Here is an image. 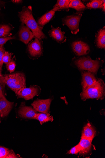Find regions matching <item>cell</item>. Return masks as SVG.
Returning a JSON list of instances; mask_svg holds the SVG:
<instances>
[{"label": "cell", "mask_w": 105, "mask_h": 158, "mask_svg": "<svg viewBox=\"0 0 105 158\" xmlns=\"http://www.w3.org/2000/svg\"><path fill=\"white\" fill-rule=\"evenodd\" d=\"M32 8L24 7L19 12V16L22 24H25L31 30L36 38L41 40L46 38L33 15Z\"/></svg>", "instance_id": "1"}, {"label": "cell", "mask_w": 105, "mask_h": 158, "mask_svg": "<svg viewBox=\"0 0 105 158\" xmlns=\"http://www.w3.org/2000/svg\"><path fill=\"white\" fill-rule=\"evenodd\" d=\"M105 95V84L101 79H99L93 85L83 89L81 94L82 98L86 100L89 98L103 99Z\"/></svg>", "instance_id": "2"}, {"label": "cell", "mask_w": 105, "mask_h": 158, "mask_svg": "<svg viewBox=\"0 0 105 158\" xmlns=\"http://www.w3.org/2000/svg\"><path fill=\"white\" fill-rule=\"evenodd\" d=\"M2 80L15 93L21 89L26 88L25 76L22 73L6 75L3 76Z\"/></svg>", "instance_id": "3"}, {"label": "cell", "mask_w": 105, "mask_h": 158, "mask_svg": "<svg viewBox=\"0 0 105 158\" xmlns=\"http://www.w3.org/2000/svg\"><path fill=\"white\" fill-rule=\"evenodd\" d=\"M75 64L80 69L86 70L96 74L100 66V60H92L89 56L83 57L77 59Z\"/></svg>", "instance_id": "4"}, {"label": "cell", "mask_w": 105, "mask_h": 158, "mask_svg": "<svg viewBox=\"0 0 105 158\" xmlns=\"http://www.w3.org/2000/svg\"><path fill=\"white\" fill-rule=\"evenodd\" d=\"M83 12H77L62 19L63 24L67 25L71 33L77 34L79 31V24Z\"/></svg>", "instance_id": "5"}, {"label": "cell", "mask_w": 105, "mask_h": 158, "mask_svg": "<svg viewBox=\"0 0 105 158\" xmlns=\"http://www.w3.org/2000/svg\"><path fill=\"white\" fill-rule=\"evenodd\" d=\"M40 90L38 86L33 85L29 88L21 89L15 94L18 98H22L28 100L32 99L35 96L38 95Z\"/></svg>", "instance_id": "6"}, {"label": "cell", "mask_w": 105, "mask_h": 158, "mask_svg": "<svg viewBox=\"0 0 105 158\" xmlns=\"http://www.w3.org/2000/svg\"><path fill=\"white\" fill-rule=\"evenodd\" d=\"M52 100L37 99L32 104L33 108L37 111L44 113H48Z\"/></svg>", "instance_id": "7"}, {"label": "cell", "mask_w": 105, "mask_h": 158, "mask_svg": "<svg viewBox=\"0 0 105 158\" xmlns=\"http://www.w3.org/2000/svg\"><path fill=\"white\" fill-rule=\"evenodd\" d=\"M71 46L74 53L78 56L86 55L90 51L89 46L86 43L82 41H76L73 42Z\"/></svg>", "instance_id": "8"}, {"label": "cell", "mask_w": 105, "mask_h": 158, "mask_svg": "<svg viewBox=\"0 0 105 158\" xmlns=\"http://www.w3.org/2000/svg\"><path fill=\"white\" fill-rule=\"evenodd\" d=\"M20 40L26 44H27L35 36L30 30L26 26L22 24L19 32Z\"/></svg>", "instance_id": "9"}, {"label": "cell", "mask_w": 105, "mask_h": 158, "mask_svg": "<svg viewBox=\"0 0 105 158\" xmlns=\"http://www.w3.org/2000/svg\"><path fill=\"white\" fill-rule=\"evenodd\" d=\"M40 40L35 38L34 40L28 45V51L32 57H38L42 54V48Z\"/></svg>", "instance_id": "10"}, {"label": "cell", "mask_w": 105, "mask_h": 158, "mask_svg": "<svg viewBox=\"0 0 105 158\" xmlns=\"http://www.w3.org/2000/svg\"><path fill=\"white\" fill-rule=\"evenodd\" d=\"M37 112L34 108L26 106L24 103H22L18 111V114L20 117L31 119H35Z\"/></svg>", "instance_id": "11"}, {"label": "cell", "mask_w": 105, "mask_h": 158, "mask_svg": "<svg viewBox=\"0 0 105 158\" xmlns=\"http://www.w3.org/2000/svg\"><path fill=\"white\" fill-rule=\"evenodd\" d=\"M13 105V103L8 101L5 97L0 98V117L4 118L7 116Z\"/></svg>", "instance_id": "12"}, {"label": "cell", "mask_w": 105, "mask_h": 158, "mask_svg": "<svg viewBox=\"0 0 105 158\" xmlns=\"http://www.w3.org/2000/svg\"><path fill=\"white\" fill-rule=\"evenodd\" d=\"M65 32L62 31L59 27H52L49 32V35L55 40L61 44L66 41L67 38L65 36Z\"/></svg>", "instance_id": "13"}, {"label": "cell", "mask_w": 105, "mask_h": 158, "mask_svg": "<svg viewBox=\"0 0 105 158\" xmlns=\"http://www.w3.org/2000/svg\"><path fill=\"white\" fill-rule=\"evenodd\" d=\"M82 84L83 89H86L95 84L97 80L92 73L89 71H84L82 73Z\"/></svg>", "instance_id": "14"}, {"label": "cell", "mask_w": 105, "mask_h": 158, "mask_svg": "<svg viewBox=\"0 0 105 158\" xmlns=\"http://www.w3.org/2000/svg\"><path fill=\"white\" fill-rule=\"evenodd\" d=\"M92 140L81 137L79 144L80 146V154L85 155L91 151Z\"/></svg>", "instance_id": "15"}, {"label": "cell", "mask_w": 105, "mask_h": 158, "mask_svg": "<svg viewBox=\"0 0 105 158\" xmlns=\"http://www.w3.org/2000/svg\"><path fill=\"white\" fill-rule=\"evenodd\" d=\"M96 131L91 123H88L84 127L81 137L93 140L96 135Z\"/></svg>", "instance_id": "16"}, {"label": "cell", "mask_w": 105, "mask_h": 158, "mask_svg": "<svg viewBox=\"0 0 105 158\" xmlns=\"http://www.w3.org/2000/svg\"><path fill=\"white\" fill-rule=\"evenodd\" d=\"M55 11L53 9L45 14L38 21L37 23L39 27L42 30L44 26L51 20L53 17Z\"/></svg>", "instance_id": "17"}, {"label": "cell", "mask_w": 105, "mask_h": 158, "mask_svg": "<svg viewBox=\"0 0 105 158\" xmlns=\"http://www.w3.org/2000/svg\"><path fill=\"white\" fill-rule=\"evenodd\" d=\"M105 28L104 27L98 31L95 35V42L97 46L99 48L105 49Z\"/></svg>", "instance_id": "18"}, {"label": "cell", "mask_w": 105, "mask_h": 158, "mask_svg": "<svg viewBox=\"0 0 105 158\" xmlns=\"http://www.w3.org/2000/svg\"><path fill=\"white\" fill-rule=\"evenodd\" d=\"M71 0H58L53 7V10L55 12L65 10L68 11Z\"/></svg>", "instance_id": "19"}, {"label": "cell", "mask_w": 105, "mask_h": 158, "mask_svg": "<svg viewBox=\"0 0 105 158\" xmlns=\"http://www.w3.org/2000/svg\"><path fill=\"white\" fill-rule=\"evenodd\" d=\"M35 119L38 120L41 125L45 123L53 121V117L49 113H44L37 112L35 115Z\"/></svg>", "instance_id": "20"}, {"label": "cell", "mask_w": 105, "mask_h": 158, "mask_svg": "<svg viewBox=\"0 0 105 158\" xmlns=\"http://www.w3.org/2000/svg\"><path fill=\"white\" fill-rule=\"evenodd\" d=\"M70 8L75 9L77 12H83V11L87 8L84 4L79 0L71 1L69 6Z\"/></svg>", "instance_id": "21"}, {"label": "cell", "mask_w": 105, "mask_h": 158, "mask_svg": "<svg viewBox=\"0 0 105 158\" xmlns=\"http://www.w3.org/2000/svg\"><path fill=\"white\" fill-rule=\"evenodd\" d=\"M11 30V27L8 25L0 24V37H10Z\"/></svg>", "instance_id": "22"}, {"label": "cell", "mask_w": 105, "mask_h": 158, "mask_svg": "<svg viewBox=\"0 0 105 158\" xmlns=\"http://www.w3.org/2000/svg\"><path fill=\"white\" fill-rule=\"evenodd\" d=\"M104 2H105V1L94 0L87 3L86 7L89 9H101L102 5Z\"/></svg>", "instance_id": "23"}, {"label": "cell", "mask_w": 105, "mask_h": 158, "mask_svg": "<svg viewBox=\"0 0 105 158\" xmlns=\"http://www.w3.org/2000/svg\"><path fill=\"white\" fill-rule=\"evenodd\" d=\"M12 55V54L5 51L2 57V61L3 63L6 64L9 63L11 61Z\"/></svg>", "instance_id": "24"}, {"label": "cell", "mask_w": 105, "mask_h": 158, "mask_svg": "<svg viewBox=\"0 0 105 158\" xmlns=\"http://www.w3.org/2000/svg\"><path fill=\"white\" fill-rule=\"evenodd\" d=\"M5 51L3 47L0 46V77H1L3 76L2 74V68L4 64L2 61V57Z\"/></svg>", "instance_id": "25"}, {"label": "cell", "mask_w": 105, "mask_h": 158, "mask_svg": "<svg viewBox=\"0 0 105 158\" xmlns=\"http://www.w3.org/2000/svg\"><path fill=\"white\" fill-rule=\"evenodd\" d=\"M10 151L6 148L0 146V158H6Z\"/></svg>", "instance_id": "26"}, {"label": "cell", "mask_w": 105, "mask_h": 158, "mask_svg": "<svg viewBox=\"0 0 105 158\" xmlns=\"http://www.w3.org/2000/svg\"><path fill=\"white\" fill-rule=\"evenodd\" d=\"M16 64L15 62L12 60L8 64H6V68L7 70L10 73L13 72L15 69Z\"/></svg>", "instance_id": "27"}, {"label": "cell", "mask_w": 105, "mask_h": 158, "mask_svg": "<svg viewBox=\"0 0 105 158\" xmlns=\"http://www.w3.org/2000/svg\"><path fill=\"white\" fill-rule=\"evenodd\" d=\"M80 151V146L78 144L77 146L72 148L67 153L69 154H77Z\"/></svg>", "instance_id": "28"}, {"label": "cell", "mask_w": 105, "mask_h": 158, "mask_svg": "<svg viewBox=\"0 0 105 158\" xmlns=\"http://www.w3.org/2000/svg\"><path fill=\"white\" fill-rule=\"evenodd\" d=\"M14 38V37L11 36L6 38L0 37V46L3 47L8 41L12 40Z\"/></svg>", "instance_id": "29"}, {"label": "cell", "mask_w": 105, "mask_h": 158, "mask_svg": "<svg viewBox=\"0 0 105 158\" xmlns=\"http://www.w3.org/2000/svg\"><path fill=\"white\" fill-rule=\"evenodd\" d=\"M2 77L0 79V98L5 97L3 92L2 84H4V83L3 82L2 80Z\"/></svg>", "instance_id": "30"}, {"label": "cell", "mask_w": 105, "mask_h": 158, "mask_svg": "<svg viewBox=\"0 0 105 158\" xmlns=\"http://www.w3.org/2000/svg\"><path fill=\"white\" fill-rule=\"evenodd\" d=\"M18 155H16L12 151H10L9 153L7 156L6 158H19Z\"/></svg>", "instance_id": "31"}, {"label": "cell", "mask_w": 105, "mask_h": 158, "mask_svg": "<svg viewBox=\"0 0 105 158\" xmlns=\"http://www.w3.org/2000/svg\"><path fill=\"white\" fill-rule=\"evenodd\" d=\"M12 2L14 3L18 4L21 3L22 1L20 0H15V1H12Z\"/></svg>", "instance_id": "32"}, {"label": "cell", "mask_w": 105, "mask_h": 158, "mask_svg": "<svg viewBox=\"0 0 105 158\" xmlns=\"http://www.w3.org/2000/svg\"><path fill=\"white\" fill-rule=\"evenodd\" d=\"M105 3H103L101 9H102L103 11L105 12Z\"/></svg>", "instance_id": "33"}, {"label": "cell", "mask_w": 105, "mask_h": 158, "mask_svg": "<svg viewBox=\"0 0 105 158\" xmlns=\"http://www.w3.org/2000/svg\"><path fill=\"white\" fill-rule=\"evenodd\" d=\"M2 77H3V76H2ZM2 77H0V79H1V78Z\"/></svg>", "instance_id": "34"}]
</instances>
